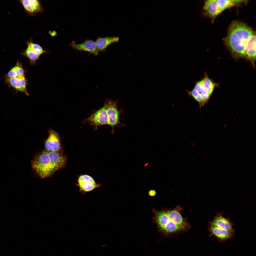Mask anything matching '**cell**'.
I'll return each instance as SVG.
<instances>
[{
    "instance_id": "6da1fadb",
    "label": "cell",
    "mask_w": 256,
    "mask_h": 256,
    "mask_svg": "<svg viewBox=\"0 0 256 256\" xmlns=\"http://www.w3.org/2000/svg\"><path fill=\"white\" fill-rule=\"evenodd\" d=\"M181 209L178 206L173 209L154 210L155 221L159 231L168 235L189 229V224L180 214Z\"/></svg>"
},
{
    "instance_id": "7a4b0ae2",
    "label": "cell",
    "mask_w": 256,
    "mask_h": 256,
    "mask_svg": "<svg viewBox=\"0 0 256 256\" xmlns=\"http://www.w3.org/2000/svg\"><path fill=\"white\" fill-rule=\"evenodd\" d=\"M253 32L244 23L238 21L232 23L225 39V42L236 57H246V46Z\"/></svg>"
},
{
    "instance_id": "3957f363",
    "label": "cell",
    "mask_w": 256,
    "mask_h": 256,
    "mask_svg": "<svg viewBox=\"0 0 256 256\" xmlns=\"http://www.w3.org/2000/svg\"><path fill=\"white\" fill-rule=\"evenodd\" d=\"M32 165L36 173L42 178L49 177L55 172L50 163L47 151L45 150L36 156L32 161Z\"/></svg>"
},
{
    "instance_id": "277c9868",
    "label": "cell",
    "mask_w": 256,
    "mask_h": 256,
    "mask_svg": "<svg viewBox=\"0 0 256 256\" xmlns=\"http://www.w3.org/2000/svg\"><path fill=\"white\" fill-rule=\"evenodd\" d=\"M117 103V101L111 99H107L104 102V105L106 108L108 116V125L112 128V134L114 133L115 131L114 128L115 126L119 127L122 125L120 120L122 110L118 109Z\"/></svg>"
},
{
    "instance_id": "5b68a950",
    "label": "cell",
    "mask_w": 256,
    "mask_h": 256,
    "mask_svg": "<svg viewBox=\"0 0 256 256\" xmlns=\"http://www.w3.org/2000/svg\"><path fill=\"white\" fill-rule=\"evenodd\" d=\"M108 118L106 108L104 105L98 110H95L87 118L83 119V123H88L94 130L98 127L108 125Z\"/></svg>"
},
{
    "instance_id": "8992f818",
    "label": "cell",
    "mask_w": 256,
    "mask_h": 256,
    "mask_svg": "<svg viewBox=\"0 0 256 256\" xmlns=\"http://www.w3.org/2000/svg\"><path fill=\"white\" fill-rule=\"evenodd\" d=\"M45 150L47 151H58L61 150L59 136L57 132L50 128L48 131V136L45 142Z\"/></svg>"
},
{
    "instance_id": "52a82bcc",
    "label": "cell",
    "mask_w": 256,
    "mask_h": 256,
    "mask_svg": "<svg viewBox=\"0 0 256 256\" xmlns=\"http://www.w3.org/2000/svg\"><path fill=\"white\" fill-rule=\"evenodd\" d=\"M19 2L29 16H35L37 14L43 11L41 2L39 0H22Z\"/></svg>"
},
{
    "instance_id": "ba28073f",
    "label": "cell",
    "mask_w": 256,
    "mask_h": 256,
    "mask_svg": "<svg viewBox=\"0 0 256 256\" xmlns=\"http://www.w3.org/2000/svg\"><path fill=\"white\" fill-rule=\"evenodd\" d=\"M50 163L55 172L60 169L64 165L66 158L61 151H47Z\"/></svg>"
},
{
    "instance_id": "9c48e42d",
    "label": "cell",
    "mask_w": 256,
    "mask_h": 256,
    "mask_svg": "<svg viewBox=\"0 0 256 256\" xmlns=\"http://www.w3.org/2000/svg\"><path fill=\"white\" fill-rule=\"evenodd\" d=\"M209 226L208 229L210 235L215 236L220 242L225 241L233 236V233L215 226L211 222Z\"/></svg>"
},
{
    "instance_id": "30bf717a",
    "label": "cell",
    "mask_w": 256,
    "mask_h": 256,
    "mask_svg": "<svg viewBox=\"0 0 256 256\" xmlns=\"http://www.w3.org/2000/svg\"><path fill=\"white\" fill-rule=\"evenodd\" d=\"M7 79L9 83L17 90L24 93L26 95L29 94L26 88V83L24 74L17 76L8 78Z\"/></svg>"
},
{
    "instance_id": "8fae6325",
    "label": "cell",
    "mask_w": 256,
    "mask_h": 256,
    "mask_svg": "<svg viewBox=\"0 0 256 256\" xmlns=\"http://www.w3.org/2000/svg\"><path fill=\"white\" fill-rule=\"evenodd\" d=\"M211 222L215 226L233 233H234L233 224L229 219L224 217L220 213L217 214Z\"/></svg>"
},
{
    "instance_id": "7c38bea8",
    "label": "cell",
    "mask_w": 256,
    "mask_h": 256,
    "mask_svg": "<svg viewBox=\"0 0 256 256\" xmlns=\"http://www.w3.org/2000/svg\"><path fill=\"white\" fill-rule=\"evenodd\" d=\"M71 46L78 50L88 52L95 55L98 54L99 51L97 49L95 42L92 40H87L79 44L73 41Z\"/></svg>"
},
{
    "instance_id": "4fadbf2b",
    "label": "cell",
    "mask_w": 256,
    "mask_h": 256,
    "mask_svg": "<svg viewBox=\"0 0 256 256\" xmlns=\"http://www.w3.org/2000/svg\"><path fill=\"white\" fill-rule=\"evenodd\" d=\"M245 53L246 57L254 65L256 57V35L253 32L248 40L246 46Z\"/></svg>"
},
{
    "instance_id": "5bb4252c",
    "label": "cell",
    "mask_w": 256,
    "mask_h": 256,
    "mask_svg": "<svg viewBox=\"0 0 256 256\" xmlns=\"http://www.w3.org/2000/svg\"><path fill=\"white\" fill-rule=\"evenodd\" d=\"M203 9L206 14L211 18H214L219 14L217 0L206 1Z\"/></svg>"
},
{
    "instance_id": "9a60e30c",
    "label": "cell",
    "mask_w": 256,
    "mask_h": 256,
    "mask_svg": "<svg viewBox=\"0 0 256 256\" xmlns=\"http://www.w3.org/2000/svg\"><path fill=\"white\" fill-rule=\"evenodd\" d=\"M119 40V38L117 37H107L98 38L95 42L99 52L104 50L110 44L118 42Z\"/></svg>"
},
{
    "instance_id": "2e32d148",
    "label": "cell",
    "mask_w": 256,
    "mask_h": 256,
    "mask_svg": "<svg viewBox=\"0 0 256 256\" xmlns=\"http://www.w3.org/2000/svg\"><path fill=\"white\" fill-rule=\"evenodd\" d=\"M219 14L226 9L237 5L247 1L240 0H217Z\"/></svg>"
},
{
    "instance_id": "e0dca14e",
    "label": "cell",
    "mask_w": 256,
    "mask_h": 256,
    "mask_svg": "<svg viewBox=\"0 0 256 256\" xmlns=\"http://www.w3.org/2000/svg\"><path fill=\"white\" fill-rule=\"evenodd\" d=\"M79 188V191L82 193L91 191L101 186V185L96 183L86 181L77 184Z\"/></svg>"
},
{
    "instance_id": "ac0fdd59",
    "label": "cell",
    "mask_w": 256,
    "mask_h": 256,
    "mask_svg": "<svg viewBox=\"0 0 256 256\" xmlns=\"http://www.w3.org/2000/svg\"><path fill=\"white\" fill-rule=\"evenodd\" d=\"M24 70L21 64L18 62L16 65L11 69L7 74L8 78L16 77L23 74Z\"/></svg>"
},
{
    "instance_id": "d6986e66",
    "label": "cell",
    "mask_w": 256,
    "mask_h": 256,
    "mask_svg": "<svg viewBox=\"0 0 256 256\" xmlns=\"http://www.w3.org/2000/svg\"><path fill=\"white\" fill-rule=\"evenodd\" d=\"M27 44L29 45L34 51L40 56L46 52L39 45L34 43L32 38L28 41Z\"/></svg>"
},
{
    "instance_id": "ffe728a7",
    "label": "cell",
    "mask_w": 256,
    "mask_h": 256,
    "mask_svg": "<svg viewBox=\"0 0 256 256\" xmlns=\"http://www.w3.org/2000/svg\"><path fill=\"white\" fill-rule=\"evenodd\" d=\"M202 80L205 88L206 89L209 94L211 95L214 88V83L208 78L206 75L205 76L204 78Z\"/></svg>"
},
{
    "instance_id": "44dd1931",
    "label": "cell",
    "mask_w": 256,
    "mask_h": 256,
    "mask_svg": "<svg viewBox=\"0 0 256 256\" xmlns=\"http://www.w3.org/2000/svg\"><path fill=\"white\" fill-rule=\"evenodd\" d=\"M27 45V47L24 53V55L31 60H37L38 58L40 55L36 53L29 45Z\"/></svg>"
},
{
    "instance_id": "7402d4cb",
    "label": "cell",
    "mask_w": 256,
    "mask_h": 256,
    "mask_svg": "<svg viewBox=\"0 0 256 256\" xmlns=\"http://www.w3.org/2000/svg\"><path fill=\"white\" fill-rule=\"evenodd\" d=\"M188 93L199 103L200 108L203 106L205 103L200 93L194 89L191 91H189Z\"/></svg>"
},
{
    "instance_id": "603a6c76",
    "label": "cell",
    "mask_w": 256,
    "mask_h": 256,
    "mask_svg": "<svg viewBox=\"0 0 256 256\" xmlns=\"http://www.w3.org/2000/svg\"><path fill=\"white\" fill-rule=\"evenodd\" d=\"M86 181H89L93 183H96L93 179L90 176L85 174L81 175L78 178V184Z\"/></svg>"
},
{
    "instance_id": "cb8c5ba5",
    "label": "cell",
    "mask_w": 256,
    "mask_h": 256,
    "mask_svg": "<svg viewBox=\"0 0 256 256\" xmlns=\"http://www.w3.org/2000/svg\"><path fill=\"white\" fill-rule=\"evenodd\" d=\"M205 88L202 79L197 82L195 86L194 89L200 93Z\"/></svg>"
},
{
    "instance_id": "d4e9b609",
    "label": "cell",
    "mask_w": 256,
    "mask_h": 256,
    "mask_svg": "<svg viewBox=\"0 0 256 256\" xmlns=\"http://www.w3.org/2000/svg\"><path fill=\"white\" fill-rule=\"evenodd\" d=\"M200 93L205 103H206L210 96L207 90L205 88Z\"/></svg>"
},
{
    "instance_id": "484cf974",
    "label": "cell",
    "mask_w": 256,
    "mask_h": 256,
    "mask_svg": "<svg viewBox=\"0 0 256 256\" xmlns=\"http://www.w3.org/2000/svg\"><path fill=\"white\" fill-rule=\"evenodd\" d=\"M156 194V191L154 190H150L148 192V195L151 197L155 196Z\"/></svg>"
}]
</instances>
